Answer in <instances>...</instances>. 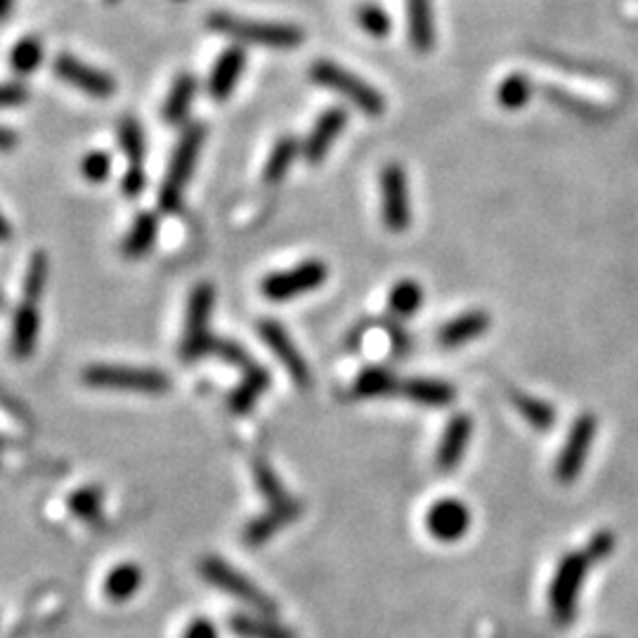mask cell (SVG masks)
Here are the masks:
<instances>
[{
  "label": "cell",
  "mask_w": 638,
  "mask_h": 638,
  "mask_svg": "<svg viewBox=\"0 0 638 638\" xmlns=\"http://www.w3.org/2000/svg\"><path fill=\"white\" fill-rule=\"evenodd\" d=\"M206 128L201 124H192L190 128H184L180 136L171 163H168V171L159 192V204L163 213H176L182 204V194L188 190V182L194 173V166L201 152V145H204Z\"/></svg>",
  "instance_id": "cell-1"
},
{
  "label": "cell",
  "mask_w": 638,
  "mask_h": 638,
  "mask_svg": "<svg viewBox=\"0 0 638 638\" xmlns=\"http://www.w3.org/2000/svg\"><path fill=\"white\" fill-rule=\"evenodd\" d=\"M209 26L223 36L237 39L242 43H256V45H267V47H298L304 43V31L294 24H281V22H254V20H242V17H234L227 12H215L209 17Z\"/></svg>",
  "instance_id": "cell-2"
},
{
  "label": "cell",
  "mask_w": 638,
  "mask_h": 638,
  "mask_svg": "<svg viewBox=\"0 0 638 638\" xmlns=\"http://www.w3.org/2000/svg\"><path fill=\"white\" fill-rule=\"evenodd\" d=\"M594 559L589 556V551H577L567 553L561 559L556 575H553L551 589H549V606L553 617L559 619L561 625H570L577 615V600L582 594V586L589 573Z\"/></svg>",
  "instance_id": "cell-3"
},
{
  "label": "cell",
  "mask_w": 638,
  "mask_h": 638,
  "mask_svg": "<svg viewBox=\"0 0 638 638\" xmlns=\"http://www.w3.org/2000/svg\"><path fill=\"white\" fill-rule=\"evenodd\" d=\"M310 78L317 83V86L339 93L341 97L348 99L350 105H355L366 116H374L376 119V116L385 111V97L374 86H369L366 81H362L355 74H350L339 64L319 60L312 64Z\"/></svg>",
  "instance_id": "cell-4"
},
{
  "label": "cell",
  "mask_w": 638,
  "mask_h": 638,
  "mask_svg": "<svg viewBox=\"0 0 638 638\" xmlns=\"http://www.w3.org/2000/svg\"><path fill=\"white\" fill-rule=\"evenodd\" d=\"M83 383L93 385V389L132 391L147 395H161L171 389V381L159 369L126 364H93L83 372Z\"/></svg>",
  "instance_id": "cell-5"
},
{
  "label": "cell",
  "mask_w": 638,
  "mask_h": 638,
  "mask_svg": "<svg viewBox=\"0 0 638 638\" xmlns=\"http://www.w3.org/2000/svg\"><path fill=\"white\" fill-rule=\"evenodd\" d=\"M215 306V289L209 281H201L190 294L188 304V322H184V339L180 345L182 360L194 362L206 358L209 343L213 336L209 333V317Z\"/></svg>",
  "instance_id": "cell-6"
},
{
  "label": "cell",
  "mask_w": 638,
  "mask_h": 638,
  "mask_svg": "<svg viewBox=\"0 0 638 638\" xmlns=\"http://www.w3.org/2000/svg\"><path fill=\"white\" fill-rule=\"evenodd\" d=\"M327 277L329 267L322 260L312 258L291 267V270L267 275L260 284V291L267 300H273V304H287V300H294L322 287Z\"/></svg>",
  "instance_id": "cell-7"
},
{
  "label": "cell",
  "mask_w": 638,
  "mask_h": 638,
  "mask_svg": "<svg viewBox=\"0 0 638 638\" xmlns=\"http://www.w3.org/2000/svg\"><path fill=\"white\" fill-rule=\"evenodd\" d=\"M379 188H381L383 225L395 234L407 232L412 223V201L405 168L395 161L383 166V171L379 176Z\"/></svg>",
  "instance_id": "cell-8"
},
{
  "label": "cell",
  "mask_w": 638,
  "mask_h": 638,
  "mask_svg": "<svg viewBox=\"0 0 638 638\" xmlns=\"http://www.w3.org/2000/svg\"><path fill=\"white\" fill-rule=\"evenodd\" d=\"M201 575L221 592L248 603L251 608H256L260 613H277L275 600L267 598L254 582L246 579L234 567H230L223 559H204V563H201Z\"/></svg>",
  "instance_id": "cell-9"
},
{
  "label": "cell",
  "mask_w": 638,
  "mask_h": 638,
  "mask_svg": "<svg viewBox=\"0 0 638 638\" xmlns=\"http://www.w3.org/2000/svg\"><path fill=\"white\" fill-rule=\"evenodd\" d=\"M596 430H598V422L594 414H582L575 418V424L570 426V433L556 461V478L561 482L567 485L579 478L586 457H589V449L596 440Z\"/></svg>",
  "instance_id": "cell-10"
},
{
  "label": "cell",
  "mask_w": 638,
  "mask_h": 638,
  "mask_svg": "<svg viewBox=\"0 0 638 638\" xmlns=\"http://www.w3.org/2000/svg\"><path fill=\"white\" fill-rule=\"evenodd\" d=\"M471 523H474L471 509H468L461 499H455V497L435 501L426 513L428 532L435 536V540L445 544L464 540L468 530H471Z\"/></svg>",
  "instance_id": "cell-11"
},
{
  "label": "cell",
  "mask_w": 638,
  "mask_h": 638,
  "mask_svg": "<svg viewBox=\"0 0 638 638\" xmlns=\"http://www.w3.org/2000/svg\"><path fill=\"white\" fill-rule=\"evenodd\" d=\"M258 333L265 341V345L270 348L277 355V360L284 364V369H287L291 381L298 385V389H308V385L312 383L310 366L304 360V355H300L296 343L291 341V336L284 331V327L273 322V319H265V322L258 325Z\"/></svg>",
  "instance_id": "cell-12"
},
{
  "label": "cell",
  "mask_w": 638,
  "mask_h": 638,
  "mask_svg": "<svg viewBox=\"0 0 638 638\" xmlns=\"http://www.w3.org/2000/svg\"><path fill=\"white\" fill-rule=\"evenodd\" d=\"M53 70H55L57 78H62L64 83H70V86L78 88L81 93H86L91 97L107 99L116 91V83L109 74L99 72V70H95V66L81 62L72 55H60L53 62Z\"/></svg>",
  "instance_id": "cell-13"
},
{
  "label": "cell",
  "mask_w": 638,
  "mask_h": 638,
  "mask_svg": "<svg viewBox=\"0 0 638 638\" xmlns=\"http://www.w3.org/2000/svg\"><path fill=\"white\" fill-rule=\"evenodd\" d=\"M348 126V111L341 107H331L322 116H319L317 124L312 126L308 140L304 142V157L310 163H319L327 155L336 138L341 136L343 128Z\"/></svg>",
  "instance_id": "cell-14"
},
{
  "label": "cell",
  "mask_w": 638,
  "mask_h": 638,
  "mask_svg": "<svg viewBox=\"0 0 638 638\" xmlns=\"http://www.w3.org/2000/svg\"><path fill=\"white\" fill-rule=\"evenodd\" d=\"M474 435V422L468 414H457L451 422L447 424L440 445H438V455H435V464H438L440 471L449 474L461 464L466 447L471 443Z\"/></svg>",
  "instance_id": "cell-15"
},
{
  "label": "cell",
  "mask_w": 638,
  "mask_h": 638,
  "mask_svg": "<svg viewBox=\"0 0 638 638\" xmlns=\"http://www.w3.org/2000/svg\"><path fill=\"white\" fill-rule=\"evenodd\" d=\"M244 64H246V55L242 47H227L225 53L217 57L211 78H209V93L213 99L223 103V99H227L234 93V88H237V83L242 78Z\"/></svg>",
  "instance_id": "cell-16"
},
{
  "label": "cell",
  "mask_w": 638,
  "mask_h": 638,
  "mask_svg": "<svg viewBox=\"0 0 638 638\" xmlns=\"http://www.w3.org/2000/svg\"><path fill=\"white\" fill-rule=\"evenodd\" d=\"M39 329H41V317L39 308L31 300H22V306L17 308L14 319H12V355L17 360H29L33 355V348L39 341Z\"/></svg>",
  "instance_id": "cell-17"
},
{
  "label": "cell",
  "mask_w": 638,
  "mask_h": 638,
  "mask_svg": "<svg viewBox=\"0 0 638 638\" xmlns=\"http://www.w3.org/2000/svg\"><path fill=\"white\" fill-rule=\"evenodd\" d=\"M490 325H492V319L485 310L464 312L455 319H449V322L440 329L438 341L445 348H459V345L480 339V336L490 329Z\"/></svg>",
  "instance_id": "cell-18"
},
{
  "label": "cell",
  "mask_w": 638,
  "mask_h": 638,
  "mask_svg": "<svg viewBox=\"0 0 638 638\" xmlns=\"http://www.w3.org/2000/svg\"><path fill=\"white\" fill-rule=\"evenodd\" d=\"M400 395L426 407H447L455 400V389L445 381L433 379H407L400 383Z\"/></svg>",
  "instance_id": "cell-19"
},
{
  "label": "cell",
  "mask_w": 638,
  "mask_h": 638,
  "mask_svg": "<svg viewBox=\"0 0 638 638\" xmlns=\"http://www.w3.org/2000/svg\"><path fill=\"white\" fill-rule=\"evenodd\" d=\"M407 22H410V41L416 53H430L435 43V24H433V3L430 0H407Z\"/></svg>",
  "instance_id": "cell-20"
},
{
  "label": "cell",
  "mask_w": 638,
  "mask_h": 638,
  "mask_svg": "<svg viewBox=\"0 0 638 638\" xmlns=\"http://www.w3.org/2000/svg\"><path fill=\"white\" fill-rule=\"evenodd\" d=\"M270 385V374L263 366H248L244 381L230 395V410L234 414H246L256 407V402Z\"/></svg>",
  "instance_id": "cell-21"
},
{
  "label": "cell",
  "mask_w": 638,
  "mask_h": 638,
  "mask_svg": "<svg viewBox=\"0 0 638 638\" xmlns=\"http://www.w3.org/2000/svg\"><path fill=\"white\" fill-rule=\"evenodd\" d=\"M159 237V221L155 213H140L132 223L130 232L126 234V240L121 244V251L126 258H142L145 254L152 251L155 242Z\"/></svg>",
  "instance_id": "cell-22"
},
{
  "label": "cell",
  "mask_w": 638,
  "mask_h": 638,
  "mask_svg": "<svg viewBox=\"0 0 638 638\" xmlns=\"http://www.w3.org/2000/svg\"><path fill=\"white\" fill-rule=\"evenodd\" d=\"M298 513H300L298 503H296V507H281V509L270 507V511H267L265 515H260L258 520H254V525H248V530H246V542L254 544V546L267 542V540H270V536H275L284 525H289Z\"/></svg>",
  "instance_id": "cell-23"
},
{
  "label": "cell",
  "mask_w": 638,
  "mask_h": 638,
  "mask_svg": "<svg viewBox=\"0 0 638 638\" xmlns=\"http://www.w3.org/2000/svg\"><path fill=\"white\" fill-rule=\"evenodd\" d=\"M196 95V78L192 74H180L173 83L171 93L163 105V119L168 124H180L190 111L192 99Z\"/></svg>",
  "instance_id": "cell-24"
},
{
  "label": "cell",
  "mask_w": 638,
  "mask_h": 638,
  "mask_svg": "<svg viewBox=\"0 0 638 638\" xmlns=\"http://www.w3.org/2000/svg\"><path fill=\"white\" fill-rule=\"evenodd\" d=\"M140 586H142V570L132 563H124L119 567H114L107 575L105 594L116 603H124L130 596H136L140 592Z\"/></svg>",
  "instance_id": "cell-25"
},
{
  "label": "cell",
  "mask_w": 638,
  "mask_h": 638,
  "mask_svg": "<svg viewBox=\"0 0 638 638\" xmlns=\"http://www.w3.org/2000/svg\"><path fill=\"white\" fill-rule=\"evenodd\" d=\"M230 629L240 638H296L291 629L281 627L275 619L237 615L230 619Z\"/></svg>",
  "instance_id": "cell-26"
},
{
  "label": "cell",
  "mask_w": 638,
  "mask_h": 638,
  "mask_svg": "<svg viewBox=\"0 0 638 638\" xmlns=\"http://www.w3.org/2000/svg\"><path fill=\"white\" fill-rule=\"evenodd\" d=\"M400 383L395 374L389 369L369 366L355 381V395L358 397H385V395H400Z\"/></svg>",
  "instance_id": "cell-27"
},
{
  "label": "cell",
  "mask_w": 638,
  "mask_h": 638,
  "mask_svg": "<svg viewBox=\"0 0 638 638\" xmlns=\"http://www.w3.org/2000/svg\"><path fill=\"white\" fill-rule=\"evenodd\" d=\"M422 306H424V289H422V284H418V281L400 279L395 287L391 289L389 308H391V312L395 317H400V319L412 317Z\"/></svg>",
  "instance_id": "cell-28"
},
{
  "label": "cell",
  "mask_w": 638,
  "mask_h": 638,
  "mask_svg": "<svg viewBox=\"0 0 638 638\" xmlns=\"http://www.w3.org/2000/svg\"><path fill=\"white\" fill-rule=\"evenodd\" d=\"M298 140L296 138H281L275 142L273 147V152L270 157H267V163H265V171H263V178L265 182H279L284 176H287L291 171V166L298 157Z\"/></svg>",
  "instance_id": "cell-29"
},
{
  "label": "cell",
  "mask_w": 638,
  "mask_h": 638,
  "mask_svg": "<svg viewBox=\"0 0 638 638\" xmlns=\"http://www.w3.org/2000/svg\"><path fill=\"white\" fill-rule=\"evenodd\" d=\"M119 140L124 152L128 157V171H145L142 163H145V132L142 126L126 116L119 124Z\"/></svg>",
  "instance_id": "cell-30"
},
{
  "label": "cell",
  "mask_w": 638,
  "mask_h": 638,
  "mask_svg": "<svg viewBox=\"0 0 638 638\" xmlns=\"http://www.w3.org/2000/svg\"><path fill=\"white\" fill-rule=\"evenodd\" d=\"M513 405L518 407L520 416H523L525 422L530 426H534L536 430H549L553 424H556V410H553L549 402H544L540 397L515 393Z\"/></svg>",
  "instance_id": "cell-31"
},
{
  "label": "cell",
  "mask_w": 638,
  "mask_h": 638,
  "mask_svg": "<svg viewBox=\"0 0 638 638\" xmlns=\"http://www.w3.org/2000/svg\"><path fill=\"white\" fill-rule=\"evenodd\" d=\"M532 97V83L525 74H511L499 83L497 88V103L509 109V111H518L523 109Z\"/></svg>",
  "instance_id": "cell-32"
},
{
  "label": "cell",
  "mask_w": 638,
  "mask_h": 638,
  "mask_svg": "<svg viewBox=\"0 0 638 638\" xmlns=\"http://www.w3.org/2000/svg\"><path fill=\"white\" fill-rule=\"evenodd\" d=\"M43 62V43L39 39H22L12 47L10 53V66L17 74H31L39 70V64Z\"/></svg>",
  "instance_id": "cell-33"
},
{
  "label": "cell",
  "mask_w": 638,
  "mask_h": 638,
  "mask_svg": "<svg viewBox=\"0 0 638 638\" xmlns=\"http://www.w3.org/2000/svg\"><path fill=\"white\" fill-rule=\"evenodd\" d=\"M45 284H47V256L45 254H33L26 267V275H24V300H31V304H39L43 298L45 291Z\"/></svg>",
  "instance_id": "cell-34"
},
{
  "label": "cell",
  "mask_w": 638,
  "mask_h": 638,
  "mask_svg": "<svg viewBox=\"0 0 638 638\" xmlns=\"http://www.w3.org/2000/svg\"><path fill=\"white\" fill-rule=\"evenodd\" d=\"M358 22L360 26L374 39H385L391 33V17L381 6L376 3H366L358 8Z\"/></svg>",
  "instance_id": "cell-35"
},
{
  "label": "cell",
  "mask_w": 638,
  "mask_h": 638,
  "mask_svg": "<svg viewBox=\"0 0 638 638\" xmlns=\"http://www.w3.org/2000/svg\"><path fill=\"white\" fill-rule=\"evenodd\" d=\"M70 509L74 515L88 520V523H97L103 518V492L93 490V487H86V490L76 492L70 499Z\"/></svg>",
  "instance_id": "cell-36"
},
{
  "label": "cell",
  "mask_w": 638,
  "mask_h": 638,
  "mask_svg": "<svg viewBox=\"0 0 638 638\" xmlns=\"http://www.w3.org/2000/svg\"><path fill=\"white\" fill-rule=\"evenodd\" d=\"M111 171V157L107 152H91L81 161V173L88 182H105Z\"/></svg>",
  "instance_id": "cell-37"
},
{
  "label": "cell",
  "mask_w": 638,
  "mask_h": 638,
  "mask_svg": "<svg viewBox=\"0 0 638 638\" xmlns=\"http://www.w3.org/2000/svg\"><path fill=\"white\" fill-rule=\"evenodd\" d=\"M206 355H215V358H223L232 364H246L248 366V358H246V352L237 345V343H232V341H225V339H211L209 343V352Z\"/></svg>",
  "instance_id": "cell-38"
},
{
  "label": "cell",
  "mask_w": 638,
  "mask_h": 638,
  "mask_svg": "<svg viewBox=\"0 0 638 638\" xmlns=\"http://www.w3.org/2000/svg\"><path fill=\"white\" fill-rule=\"evenodd\" d=\"M29 99L26 86L22 83H0V109L3 107H17Z\"/></svg>",
  "instance_id": "cell-39"
},
{
  "label": "cell",
  "mask_w": 638,
  "mask_h": 638,
  "mask_svg": "<svg viewBox=\"0 0 638 638\" xmlns=\"http://www.w3.org/2000/svg\"><path fill=\"white\" fill-rule=\"evenodd\" d=\"M613 549H615V534L613 532H598L594 540L589 542V546H586V551H589V556L594 559V563L610 556Z\"/></svg>",
  "instance_id": "cell-40"
},
{
  "label": "cell",
  "mask_w": 638,
  "mask_h": 638,
  "mask_svg": "<svg viewBox=\"0 0 638 638\" xmlns=\"http://www.w3.org/2000/svg\"><path fill=\"white\" fill-rule=\"evenodd\" d=\"M145 171H126L124 180H121V190L126 196H138L145 190Z\"/></svg>",
  "instance_id": "cell-41"
},
{
  "label": "cell",
  "mask_w": 638,
  "mask_h": 638,
  "mask_svg": "<svg viewBox=\"0 0 638 638\" xmlns=\"http://www.w3.org/2000/svg\"><path fill=\"white\" fill-rule=\"evenodd\" d=\"M182 638H217V629L209 619H194V623L184 629Z\"/></svg>",
  "instance_id": "cell-42"
},
{
  "label": "cell",
  "mask_w": 638,
  "mask_h": 638,
  "mask_svg": "<svg viewBox=\"0 0 638 638\" xmlns=\"http://www.w3.org/2000/svg\"><path fill=\"white\" fill-rule=\"evenodd\" d=\"M17 147V136L8 128H0V152H12Z\"/></svg>",
  "instance_id": "cell-43"
},
{
  "label": "cell",
  "mask_w": 638,
  "mask_h": 638,
  "mask_svg": "<svg viewBox=\"0 0 638 638\" xmlns=\"http://www.w3.org/2000/svg\"><path fill=\"white\" fill-rule=\"evenodd\" d=\"M10 237H12V225L8 217L0 213V242H10Z\"/></svg>",
  "instance_id": "cell-44"
},
{
  "label": "cell",
  "mask_w": 638,
  "mask_h": 638,
  "mask_svg": "<svg viewBox=\"0 0 638 638\" xmlns=\"http://www.w3.org/2000/svg\"><path fill=\"white\" fill-rule=\"evenodd\" d=\"M12 3L14 0H0V20H6L8 12L12 10Z\"/></svg>",
  "instance_id": "cell-45"
},
{
  "label": "cell",
  "mask_w": 638,
  "mask_h": 638,
  "mask_svg": "<svg viewBox=\"0 0 638 638\" xmlns=\"http://www.w3.org/2000/svg\"><path fill=\"white\" fill-rule=\"evenodd\" d=\"M105 3H109V6H116V3H119V0H105Z\"/></svg>",
  "instance_id": "cell-46"
},
{
  "label": "cell",
  "mask_w": 638,
  "mask_h": 638,
  "mask_svg": "<svg viewBox=\"0 0 638 638\" xmlns=\"http://www.w3.org/2000/svg\"><path fill=\"white\" fill-rule=\"evenodd\" d=\"M3 306H6V300H3V296H0V308H3Z\"/></svg>",
  "instance_id": "cell-47"
}]
</instances>
